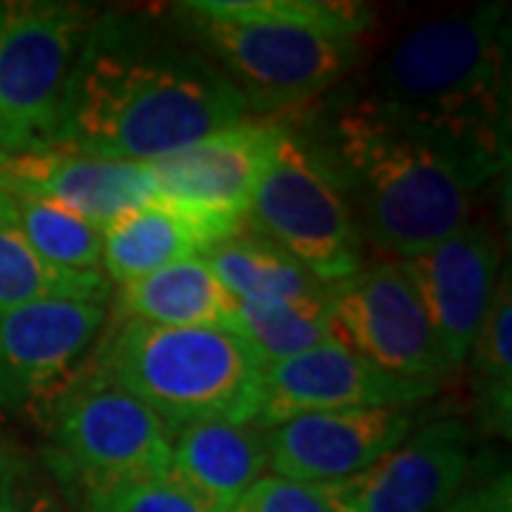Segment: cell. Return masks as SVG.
I'll return each mask as SVG.
<instances>
[{
  "mask_svg": "<svg viewBox=\"0 0 512 512\" xmlns=\"http://www.w3.org/2000/svg\"><path fill=\"white\" fill-rule=\"evenodd\" d=\"M305 146L339 183L362 242L410 259L470 220L476 188L444 154L393 126L362 97L333 103Z\"/></svg>",
  "mask_w": 512,
  "mask_h": 512,
  "instance_id": "obj_4",
  "label": "cell"
},
{
  "mask_svg": "<svg viewBox=\"0 0 512 512\" xmlns=\"http://www.w3.org/2000/svg\"><path fill=\"white\" fill-rule=\"evenodd\" d=\"M421 416L419 407H365L296 416L262 430L268 470L316 487L345 481L410 439Z\"/></svg>",
  "mask_w": 512,
  "mask_h": 512,
  "instance_id": "obj_14",
  "label": "cell"
},
{
  "mask_svg": "<svg viewBox=\"0 0 512 512\" xmlns=\"http://www.w3.org/2000/svg\"><path fill=\"white\" fill-rule=\"evenodd\" d=\"M237 302L202 254L120 285L117 316L160 328H234Z\"/></svg>",
  "mask_w": 512,
  "mask_h": 512,
  "instance_id": "obj_19",
  "label": "cell"
},
{
  "mask_svg": "<svg viewBox=\"0 0 512 512\" xmlns=\"http://www.w3.org/2000/svg\"><path fill=\"white\" fill-rule=\"evenodd\" d=\"M441 512H512V478L510 473H498L481 487L464 490L453 504Z\"/></svg>",
  "mask_w": 512,
  "mask_h": 512,
  "instance_id": "obj_28",
  "label": "cell"
},
{
  "mask_svg": "<svg viewBox=\"0 0 512 512\" xmlns=\"http://www.w3.org/2000/svg\"><path fill=\"white\" fill-rule=\"evenodd\" d=\"M439 390L441 384L390 376L330 336L322 345L262 370V402L254 427L268 430L308 413L419 407Z\"/></svg>",
  "mask_w": 512,
  "mask_h": 512,
  "instance_id": "obj_12",
  "label": "cell"
},
{
  "mask_svg": "<svg viewBox=\"0 0 512 512\" xmlns=\"http://www.w3.org/2000/svg\"><path fill=\"white\" fill-rule=\"evenodd\" d=\"M49 456L89 507L137 481L163 476L171 464V427L94 365L52 396Z\"/></svg>",
  "mask_w": 512,
  "mask_h": 512,
  "instance_id": "obj_6",
  "label": "cell"
},
{
  "mask_svg": "<svg viewBox=\"0 0 512 512\" xmlns=\"http://www.w3.org/2000/svg\"><path fill=\"white\" fill-rule=\"evenodd\" d=\"M177 18L265 117L325 97L359 69L373 12L348 0H191Z\"/></svg>",
  "mask_w": 512,
  "mask_h": 512,
  "instance_id": "obj_3",
  "label": "cell"
},
{
  "mask_svg": "<svg viewBox=\"0 0 512 512\" xmlns=\"http://www.w3.org/2000/svg\"><path fill=\"white\" fill-rule=\"evenodd\" d=\"M103 305L43 299L0 311V413L52 399L103 333Z\"/></svg>",
  "mask_w": 512,
  "mask_h": 512,
  "instance_id": "obj_13",
  "label": "cell"
},
{
  "mask_svg": "<svg viewBox=\"0 0 512 512\" xmlns=\"http://www.w3.org/2000/svg\"><path fill=\"white\" fill-rule=\"evenodd\" d=\"M473 359L478 421L487 433L510 439L512 433V288L510 274L498 279L490 311L478 330Z\"/></svg>",
  "mask_w": 512,
  "mask_h": 512,
  "instance_id": "obj_23",
  "label": "cell"
},
{
  "mask_svg": "<svg viewBox=\"0 0 512 512\" xmlns=\"http://www.w3.org/2000/svg\"><path fill=\"white\" fill-rule=\"evenodd\" d=\"M109 296L111 282L103 274L55 268L43 262L15 231L0 225V311L43 299H69L106 308Z\"/></svg>",
  "mask_w": 512,
  "mask_h": 512,
  "instance_id": "obj_24",
  "label": "cell"
},
{
  "mask_svg": "<svg viewBox=\"0 0 512 512\" xmlns=\"http://www.w3.org/2000/svg\"><path fill=\"white\" fill-rule=\"evenodd\" d=\"M248 103L191 35L151 15H97L72 72L55 148L154 163L248 120Z\"/></svg>",
  "mask_w": 512,
  "mask_h": 512,
  "instance_id": "obj_1",
  "label": "cell"
},
{
  "mask_svg": "<svg viewBox=\"0 0 512 512\" xmlns=\"http://www.w3.org/2000/svg\"><path fill=\"white\" fill-rule=\"evenodd\" d=\"M0 180L66 205L100 231L120 214L157 200L148 163L106 160L55 146L0 157Z\"/></svg>",
  "mask_w": 512,
  "mask_h": 512,
  "instance_id": "obj_16",
  "label": "cell"
},
{
  "mask_svg": "<svg viewBox=\"0 0 512 512\" xmlns=\"http://www.w3.org/2000/svg\"><path fill=\"white\" fill-rule=\"evenodd\" d=\"M330 288L291 302H237L231 330L265 367L293 359L333 336Z\"/></svg>",
  "mask_w": 512,
  "mask_h": 512,
  "instance_id": "obj_22",
  "label": "cell"
},
{
  "mask_svg": "<svg viewBox=\"0 0 512 512\" xmlns=\"http://www.w3.org/2000/svg\"><path fill=\"white\" fill-rule=\"evenodd\" d=\"M268 470L265 433L239 421H197L171 430L168 473L205 512H231Z\"/></svg>",
  "mask_w": 512,
  "mask_h": 512,
  "instance_id": "obj_17",
  "label": "cell"
},
{
  "mask_svg": "<svg viewBox=\"0 0 512 512\" xmlns=\"http://www.w3.org/2000/svg\"><path fill=\"white\" fill-rule=\"evenodd\" d=\"M0 512H52L35 461L6 436H0Z\"/></svg>",
  "mask_w": 512,
  "mask_h": 512,
  "instance_id": "obj_25",
  "label": "cell"
},
{
  "mask_svg": "<svg viewBox=\"0 0 512 512\" xmlns=\"http://www.w3.org/2000/svg\"><path fill=\"white\" fill-rule=\"evenodd\" d=\"M202 256L234 302H291L330 288L274 242L248 231L214 242Z\"/></svg>",
  "mask_w": 512,
  "mask_h": 512,
  "instance_id": "obj_21",
  "label": "cell"
},
{
  "mask_svg": "<svg viewBox=\"0 0 512 512\" xmlns=\"http://www.w3.org/2000/svg\"><path fill=\"white\" fill-rule=\"evenodd\" d=\"M245 231L274 242L330 285L365 268V242L342 188L285 120L251 194Z\"/></svg>",
  "mask_w": 512,
  "mask_h": 512,
  "instance_id": "obj_7",
  "label": "cell"
},
{
  "mask_svg": "<svg viewBox=\"0 0 512 512\" xmlns=\"http://www.w3.org/2000/svg\"><path fill=\"white\" fill-rule=\"evenodd\" d=\"M94 367L177 430L197 421L254 424L265 365L234 330L160 328L120 319Z\"/></svg>",
  "mask_w": 512,
  "mask_h": 512,
  "instance_id": "obj_5",
  "label": "cell"
},
{
  "mask_svg": "<svg viewBox=\"0 0 512 512\" xmlns=\"http://www.w3.org/2000/svg\"><path fill=\"white\" fill-rule=\"evenodd\" d=\"M510 43L507 3L424 18L373 63L362 100L478 191L510 165Z\"/></svg>",
  "mask_w": 512,
  "mask_h": 512,
  "instance_id": "obj_2",
  "label": "cell"
},
{
  "mask_svg": "<svg viewBox=\"0 0 512 512\" xmlns=\"http://www.w3.org/2000/svg\"><path fill=\"white\" fill-rule=\"evenodd\" d=\"M228 237L231 234H225L217 225L154 200L120 214L103 228L100 268L109 282L126 285L171 262L205 254L214 242Z\"/></svg>",
  "mask_w": 512,
  "mask_h": 512,
  "instance_id": "obj_18",
  "label": "cell"
},
{
  "mask_svg": "<svg viewBox=\"0 0 512 512\" xmlns=\"http://www.w3.org/2000/svg\"><path fill=\"white\" fill-rule=\"evenodd\" d=\"M6 12H9V3L0 0V32H3V23H6Z\"/></svg>",
  "mask_w": 512,
  "mask_h": 512,
  "instance_id": "obj_29",
  "label": "cell"
},
{
  "mask_svg": "<svg viewBox=\"0 0 512 512\" xmlns=\"http://www.w3.org/2000/svg\"><path fill=\"white\" fill-rule=\"evenodd\" d=\"M404 262L419 285L441 356L456 376L476 345L498 288V239L487 222L467 220L450 237Z\"/></svg>",
  "mask_w": 512,
  "mask_h": 512,
  "instance_id": "obj_15",
  "label": "cell"
},
{
  "mask_svg": "<svg viewBox=\"0 0 512 512\" xmlns=\"http://www.w3.org/2000/svg\"><path fill=\"white\" fill-rule=\"evenodd\" d=\"M89 512H205L171 473L137 481L89 507Z\"/></svg>",
  "mask_w": 512,
  "mask_h": 512,
  "instance_id": "obj_26",
  "label": "cell"
},
{
  "mask_svg": "<svg viewBox=\"0 0 512 512\" xmlns=\"http://www.w3.org/2000/svg\"><path fill=\"white\" fill-rule=\"evenodd\" d=\"M330 330L336 342L390 376L441 387L453 379L404 259L365 265L333 282Z\"/></svg>",
  "mask_w": 512,
  "mask_h": 512,
  "instance_id": "obj_9",
  "label": "cell"
},
{
  "mask_svg": "<svg viewBox=\"0 0 512 512\" xmlns=\"http://www.w3.org/2000/svg\"><path fill=\"white\" fill-rule=\"evenodd\" d=\"M231 512H333L316 484H299L279 476H262Z\"/></svg>",
  "mask_w": 512,
  "mask_h": 512,
  "instance_id": "obj_27",
  "label": "cell"
},
{
  "mask_svg": "<svg viewBox=\"0 0 512 512\" xmlns=\"http://www.w3.org/2000/svg\"><path fill=\"white\" fill-rule=\"evenodd\" d=\"M92 6L66 0L9 3L0 32V157L55 143Z\"/></svg>",
  "mask_w": 512,
  "mask_h": 512,
  "instance_id": "obj_8",
  "label": "cell"
},
{
  "mask_svg": "<svg viewBox=\"0 0 512 512\" xmlns=\"http://www.w3.org/2000/svg\"><path fill=\"white\" fill-rule=\"evenodd\" d=\"M279 137L282 120L248 117L148 163L157 202L211 222L231 237L242 234L251 194Z\"/></svg>",
  "mask_w": 512,
  "mask_h": 512,
  "instance_id": "obj_10",
  "label": "cell"
},
{
  "mask_svg": "<svg viewBox=\"0 0 512 512\" xmlns=\"http://www.w3.org/2000/svg\"><path fill=\"white\" fill-rule=\"evenodd\" d=\"M0 225L15 231L43 262L55 268L103 274V231L60 202L0 180Z\"/></svg>",
  "mask_w": 512,
  "mask_h": 512,
  "instance_id": "obj_20",
  "label": "cell"
},
{
  "mask_svg": "<svg viewBox=\"0 0 512 512\" xmlns=\"http://www.w3.org/2000/svg\"><path fill=\"white\" fill-rule=\"evenodd\" d=\"M470 470V427L441 419L424 424L362 473L319 490L333 512H441L464 493Z\"/></svg>",
  "mask_w": 512,
  "mask_h": 512,
  "instance_id": "obj_11",
  "label": "cell"
}]
</instances>
